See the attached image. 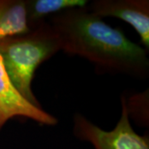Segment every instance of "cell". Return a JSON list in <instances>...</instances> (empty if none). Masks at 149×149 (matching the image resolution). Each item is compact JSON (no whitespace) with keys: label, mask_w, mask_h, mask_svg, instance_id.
<instances>
[{"label":"cell","mask_w":149,"mask_h":149,"mask_svg":"<svg viewBox=\"0 0 149 149\" xmlns=\"http://www.w3.org/2000/svg\"><path fill=\"white\" fill-rule=\"evenodd\" d=\"M61 42V51L89 61L99 72L146 79V50L85 8H74L48 17Z\"/></svg>","instance_id":"6da1fadb"},{"label":"cell","mask_w":149,"mask_h":149,"mask_svg":"<svg viewBox=\"0 0 149 149\" xmlns=\"http://www.w3.org/2000/svg\"><path fill=\"white\" fill-rule=\"evenodd\" d=\"M61 51L56 33L47 21L27 33L0 41V56L16 90L32 105L42 108L32 88L37 67Z\"/></svg>","instance_id":"7a4b0ae2"},{"label":"cell","mask_w":149,"mask_h":149,"mask_svg":"<svg viewBox=\"0 0 149 149\" xmlns=\"http://www.w3.org/2000/svg\"><path fill=\"white\" fill-rule=\"evenodd\" d=\"M122 112L115 128L105 131L80 113L73 118V133L76 138L89 142L95 149H149L148 136H141L132 128L124 99L121 98Z\"/></svg>","instance_id":"3957f363"},{"label":"cell","mask_w":149,"mask_h":149,"mask_svg":"<svg viewBox=\"0 0 149 149\" xmlns=\"http://www.w3.org/2000/svg\"><path fill=\"white\" fill-rule=\"evenodd\" d=\"M88 9L100 17H111L126 22L134 28L145 47L149 49L148 0H95Z\"/></svg>","instance_id":"277c9868"},{"label":"cell","mask_w":149,"mask_h":149,"mask_svg":"<svg viewBox=\"0 0 149 149\" xmlns=\"http://www.w3.org/2000/svg\"><path fill=\"white\" fill-rule=\"evenodd\" d=\"M16 117L30 118L38 123L53 126L57 119L43 110L32 105L18 93L6 71L0 56V130L9 119Z\"/></svg>","instance_id":"5b68a950"},{"label":"cell","mask_w":149,"mask_h":149,"mask_svg":"<svg viewBox=\"0 0 149 149\" xmlns=\"http://www.w3.org/2000/svg\"><path fill=\"white\" fill-rule=\"evenodd\" d=\"M29 31L25 0H0V41Z\"/></svg>","instance_id":"8992f818"},{"label":"cell","mask_w":149,"mask_h":149,"mask_svg":"<svg viewBox=\"0 0 149 149\" xmlns=\"http://www.w3.org/2000/svg\"><path fill=\"white\" fill-rule=\"evenodd\" d=\"M28 26L30 29L40 25L61 12L74 8H85L87 0H25Z\"/></svg>","instance_id":"52a82bcc"},{"label":"cell","mask_w":149,"mask_h":149,"mask_svg":"<svg viewBox=\"0 0 149 149\" xmlns=\"http://www.w3.org/2000/svg\"><path fill=\"white\" fill-rule=\"evenodd\" d=\"M128 111V117L132 115L138 124L148 126V91L131 95L128 99L123 96Z\"/></svg>","instance_id":"ba28073f"}]
</instances>
